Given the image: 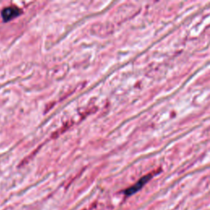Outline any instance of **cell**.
Instances as JSON below:
<instances>
[{"instance_id": "2", "label": "cell", "mask_w": 210, "mask_h": 210, "mask_svg": "<svg viewBox=\"0 0 210 210\" xmlns=\"http://www.w3.org/2000/svg\"><path fill=\"white\" fill-rule=\"evenodd\" d=\"M20 15H21V10L16 7H8L2 11V17L5 22L12 21L13 19L16 18Z\"/></svg>"}, {"instance_id": "1", "label": "cell", "mask_w": 210, "mask_h": 210, "mask_svg": "<svg viewBox=\"0 0 210 210\" xmlns=\"http://www.w3.org/2000/svg\"><path fill=\"white\" fill-rule=\"evenodd\" d=\"M152 176H153V175L150 173V174L146 175V176H143V177H141V178L139 179V181H137L136 183L135 184V185H133L132 186L129 187L128 189H126V190L124 191L125 194L130 196V195H132V194H134L135 193H136L137 191H139V190L141 189L142 187L144 186V185L147 183L148 181H150V179L152 178Z\"/></svg>"}]
</instances>
